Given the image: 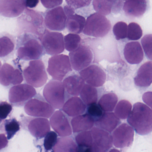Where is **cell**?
<instances>
[{"label":"cell","mask_w":152,"mask_h":152,"mask_svg":"<svg viewBox=\"0 0 152 152\" xmlns=\"http://www.w3.org/2000/svg\"><path fill=\"white\" fill-rule=\"evenodd\" d=\"M128 25L126 22L119 21L114 25L113 27V34L117 40L123 39L127 37Z\"/></svg>","instance_id":"cell-37"},{"label":"cell","mask_w":152,"mask_h":152,"mask_svg":"<svg viewBox=\"0 0 152 152\" xmlns=\"http://www.w3.org/2000/svg\"><path fill=\"white\" fill-rule=\"evenodd\" d=\"M36 95L34 87L28 84H20L13 86L10 89L9 101L13 106L22 107Z\"/></svg>","instance_id":"cell-8"},{"label":"cell","mask_w":152,"mask_h":152,"mask_svg":"<svg viewBox=\"0 0 152 152\" xmlns=\"http://www.w3.org/2000/svg\"><path fill=\"white\" fill-rule=\"evenodd\" d=\"M2 64L1 62V61H0V69H1V67Z\"/></svg>","instance_id":"cell-48"},{"label":"cell","mask_w":152,"mask_h":152,"mask_svg":"<svg viewBox=\"0 0 152 152\" xmlns=\"http://www.w3.org/2000/svg\"><path fill=\"white\" fill-rule=\"evenodd\" d=\"M111 29L110 21L104 15L96 12L88 17L83 32L86 35L103 37L109 34Z\"/></svg>","instance_id":"cell-3"},{"label":"cell","mask_w":152,"mask_h":152,"mask_svg":"<svg viewBox=\"0 0 152 152\" xmlns=\"http://www.w3.org/2000/svg\"><path fill=\"white\" fill-rule=\"evenodd\" d=\"M22 126L27 129L31 135L37 139L45 137L50 131V124L47 118L25 117L22 119Z\"/></svg>","instance_id":"cell-10"},{"label":"cell","mask_w":152,"mask_h":152,"mask_svg":"<svg viewBox=\"0 0 152 152\" xmlns=\"http://www.w3.org/2000/svg\"><path fill=\"white\" fill-rule=\"evenodd\" d=\"M86 108V105L81 98L73 96L66 101L62 107V110L69 117H74L84 114Z\"/></svg>","instance_id":"cell-20"},{"label":"cell","mask_w":152,"mask_h":152,"mask_svg":"<svg viewBox=\"0 0 152 152\" xmlns=\"http://www.w3.org/2000/svg\"><path fill=\"white\" fill-rule=\"evenodd\" d=\"M92 0H66L68 5L74 9H78L88 6Z\"/></svg>","instance_id":"cell-41"},{"label":"cell","mask_w":152,"mask_h":152,"mask_svg":"<svg viewBox=\"0 0 152 152\" xmlns=\"http://www.w3.org/2000/svg\"><path fill=\"white\" fill-rule=\"evenodd\" d=\"M58 134L54 131H50L45 137L44 147L46 151L53 149L58 141Z\"/></svg>","instance_id":"cell-39"},{"label":"cell","mask_w":152,"mask_h":152,"mask_svg":"<svg viewBox=\"0 0 152 152\" xmlns=\"http://www.w3.org/2000/svg\"><path fill=\"white\" fill-rule=\"evenodd\" d=\"M27 115L36 117L50 118L55 109L40 95H36L26 103L24 106Z\"/></svg>","instance_id":"cell-7"},{"label":"cell","mask_w":152,"mask_h":152,"mask_svg":"<svg viewBox=\"0 0 152 152\" xmlns=\"http://www.w3.org/2000/svg\"><path fill=\"white\" fill-rule=\"evenodd\" d=\"M87 112L93 117L98 118L103 114V111L97 104H93L88 106Z\"/></svg>","instance_id":"cell-42"},{"label":"cell","mask_w":152,"mask_h":152,"mask_svg":"<svg viewBox=\"0 0 152 152\" xmlns=\"http://www.w3.org/2000/svg\"><path fill=\"white\" fill-rule=\"evenodd\" d=\"M63 85L66 92L72 96H78L85 84V82L80 76L72 74L63 79Z\"/></svg>","instance_id":"cell-25"},{"label":"cell","mask_w":152,"mask_h":152,"mask_svg":"<svg viewBox=\"0 0 152 152\" xmlns=\"http://www.w3.org/2000/svg\"><path fill=\"white\" fill-rule=\"evenodd\" d=\"M134 129L131 126L123 124L118 126L113 132V144L118 148L130 147L134 142Z\"/></svg>","instance_id":"cell-14"},{"label":"cell","mask_w":152,"mask_h":152,"mask_svg":"<svg viewBox=\"0 0 152 152\" xmlns=\"http://www.w3.org/2000/svg\"><path fill=\"white\" fill-rule=\"evenodd\" d=\"M123 1H126V0H123Z\"/></svg>","instance_id":"cell-50"},{"label":"cell","mask_w":152,"mask_h":152,"mask_svg":"<svg viewBox=\"0 0 152 152\" xmlns=\"http://www.w3.org/2000/svg\"><path fill=\"white\" fill-rule=\"evenodd\" d=\"M47 71L54 80H63L72 71L69 56L63 54L52 56L48 61Z\"/></svg>","instance_id":"cell-5"},{"label":"cell","mask_w":152,"mask_h":152,"mask_svg":"<svg viewBox=\"0 0 152 152\" xmlns=\"http://www.w3.org/2000/svg\"><path fill=\"white\" fill-rule=\"evenodd\" d=\"M118 96L113 93L103 95L98 102V104L104 112H112L114 110L118 102Z\"/></svg>","instance_id":"cell-30"},{"label":"cell","mask_w":152,"mask_h":152,"mask_svg":"<svg viewBox=\"0 0 152 152\" xmlns=\"http://www.w3.org/2000/svg\"><path fill=\"white\" fill-rule=\"evenodd\" d=\"M23 80L22 71L14 68L10 64L4 63L0 69V84L4 87L20 84Z\"/></svg>","instance_id":"cell-17"},{"label":"cell","mask_w":152,"mask_h":152,"mask_svg":"<svg viewBox=\"0 0 152 152\" xmlns=\"http://www.w3.org/2000/svg\"><path fill=\"white\" fill-rule=\"evenodd\" d=\"M15 41L14 37L8 34L0 36V58L7 57L14 51Z\"/></svg>","instance_id":"cell-29"},{"label":"cell","mask_w":152,"mask_h":152,"mask_svg":"<svg viewBox=\"0 0 152 152\" xmlns=\"http://www.w3.org/2000/svg\"><path fill=\"white\" fill-rule=\"evenodd\" d=\"M41 43L45 52L49 55L60 54L65 49L64 36L58 32H45L41 38Z\"/></svg>","instance_id":"cell-9"},{"label":"cell","mask_w":152,"mask_h":152,"mask_svg":"<svg viewBox=\"0 0 152 152\" xmlns=\"http://www.w3.org/2000/svg\"><path fill=\"white\" fill-rule=\"evenodd\" d=\"M66 90L61 81L51 80L45 86L44 97L55 109H62L66 101Z\"/></svg>","instance_id":"cell-6"},{"label":"cell","mask_w":152,"mask_h":152,"mask_svg":"<svg viewBox=\"0 0 152 152\" xmlns=\"http://www.w3.org/2000/svg\"><path fill=\"white\" fill-rule=\"evenodd\" d=\"M16 55L19 59L25 61L39 59L44 54L42 43L30 34H24L17 40Z\"/></svg>","instance_id":"cell-2"},{"label":"cell","mask_w":152,"mask_h":152,"mask_svg":"<svg viewBox=\"0 0 152 152\" xmlns=\"http://www.w3.org/2000/svg\"><path fill=\"white\" fill-rule=\"evenodd\" d=\"M135 84L141 87H147L152 83V61L143 64L137 70L134 78Z\"/></svg>","instance_id":"cell-22"},{"label":"cell","mask_w":152,"mask_h":152,"mask_svg":"<svg viewBox=\"0 0 152 152\" xmlns=\"http://www.w3.org/2000/svg\"><path fill=\"white\" fill-rule=\"evenodd\" d=\"M90 131L93 138L90 152H107L112 147L113 140L110 133L97 127H93Z\"/></svg>","instance_id":"cell-12"},{"label":"cell","mask_w":152,"mask_h":152,"mask_svg":"<svg viewBox=\"0 0 152 152\" xmlns=\"http://www.w3.org/2000/svg\"><path fill=\"white\" fill-rule=\"evenodd\" d=\"M12 104L7 102H0V119L2 120L5 119L12 111Z\"/></svg>","instance_id":"cell-40"},{"label":"cell","mask_w":152,"mask_h":152,"mask_svg":"<svg viewBox=\"0 0 152 152\" xmlns=\"http://www.w3.org/2000/svg\"><path fill=\"white\" fill-rule=\"evenodd\" d=\"M141 43L147 59L152 60V34L145 35L142 38Z\"/></svg>","instance_id":"cell-38"},{"label":"cell","mask_w":152,"mask_h":152,"mask_svg":"<svg viewBox=\"0 0 152 152\" xmlns=\"http://www.w3.org/2000/svg\"><path fill=\"white\" fill-rule=\"evenodd\" d=\"M23 75L28 84L37 88L45 84L48 79L44 63L41 59L30 61Z\"/></svg>","instance_id":"cell-4"},{"label":"cell","mask_w":152,"mask_h":152,"mask_svg":"<svg viewBox=\"0 0 152 152\" xmlns=\"http://www.w3.org/2000/svg\"><path fill=\"white\" fill-rule=\"evenodd\" d=\"M8 139L4 134H0V151L8 146Z\"/></svg>","instance_id":"cell-45"},{"label":"cell","mask_w":152,"mask_h":152,"mask_svg":"<svg viewBox=\"0 0 152 152\" xmlns=\"http://www.w3.org/2000/svg\"><path fill=\"white\" fill-rule=\"evenodd\" d=\"M143 31L140 25L135 22H131L128 26L127 37L129 40L136 41L142 36Z\"/></svg>","instance_id":"cell-36"},{"label":"cell","mask_w":152,"mask_h":152,"mask_svg":"<svg viewBox=\"0 0 152 152\" xmlns=\"http://www.w3.org/2000/svg\"><path fill=\"white\" fill-rule=\"evenodd\" d=\"M4 131L8 140L11 139L20 129V124L15 118L5 120L4 122Z\"/></svg>","instance_id":"cell-34"},{"label":"cell","mask_w":152,"mask_h":152,"mask_svg":"<svg viewBox=\"0 0 152 152\" xmlns=\"http://www.w3.org/2000/svg\"><path fill=\"white\" fill-rule=\"evenodd\" d=\"M118 0H93L95 10L102 15L107 16L111 12L113 6Z\"/></svg>","instance_id":"cell-32"},{"label":"cell","mask_w":152,"mask_h":152,"mask_svg":"<svg viewBox=\"0 0 152 152\" xmlns=\"http://www.w3.org/2000/svg\"><path fill=\"white\" fill-rule=\"evenodd\" d=\"M26 7L25 0H0V15L16 18L23 13Z\"/></svg>","instance_id":"cell-18"},{"label":"cell","mask_w":152,"mask_h":152,"mask_svg":"<svg viewBox=\"0 0 152 152\" xmlns=\"http://www.w3.org/2000/svg\"><path fill=\"white\" fill-rule=\"evenodd\" d=\"M81 37L78 34L70 33L64 37L65 47L68 51L76 50L80 45Z\"/></svg>","instance_id":"cell-35"},{"label":"cell","mask_w":152,"mask_h":152,"mask_svg":"<svg viewBox=\"0 0 152 152\" xmlns=\"http://www.w3.org/2000/svg\"><path fill=\"white\" fill-rule=\"evenodd\" d=\"M127 122L137 134L146 135L152 132V109L142 103L135 104Z\"/></svg>","instance_id":"cell-1"},{"label":"cell","mask_w":152,"mask_h":152,"mask_svg":"<svg viewBox=\"0 0 152 152\" xmlns=\"http://www.w3.org/2000/svg\"><path fill=\"white\" fill-rule=\"evenodd\" d=\"M80 76L85 82L95 87L102 86L106 79L103 70L96 65H91L80 70Z\"/></svg>","instance_id":"cell-15"},{"label":"cell","mask_w":152,"mask_h":152,"mask_svg":"<svg viewBox=\"0 0 152 152\" xmlns=\"http://www.w3.org/2000/svg\"><path fill=\"white\" fill-rule=\"evenodd\" d=\"M54 152H78V148L75 141L71 137H62L58 138L55 146Z\"/></svg>","instance_id":"cell-27"},{"label":"cell","mask_w":152,"mask_h":152,"mask_svg":"<svg viewBox=\"0 0 152 152\" xmlns=\"http://www.w3.org/2000/svg\"><path fill=\"white\" fill-rule=\"evenodd\" d=\"M27 7L34 8L36 7L39 3V0H25Z\"/></svg>","instance_id":"cell-46"},{"label":"cell","mask_w":152,"mask_h":152,"mask_svg":"<svg viewBox=\"0 0 152 152\" xmlns=\"http://www.w3.org/2000/svg\"><path fill=\"white\" fill-rule=\"evenodd\" d=\"M94 118L88 113L74 117L71 120L72 130L74 133L90 130L95 125Z\"/></svg>","instance_id":"cell-24"},{"label":"cell","mask_w":152,"mask_h":152,"mask_svg":"<svg viewBox=\"0 0 152 152\" xmlns=\"http://www.w3.org/2000/svg\"><path fill=\"white\" fill-rule=\"evenodd\" d=\"M67 18L63 7L58 6L47 11L45 17V24L50 30L62 31L66 28Z\"/></svg>","instance_id":"cell-13"},{"label":"cell","mask_w":152,"mask_h":152,"mask_svg":"<svg viewBox=\"0 0 152 152\" xmlns=\"http://www.w3.org/2000/svg\"><path fill=\"white\" fill-rule=\"evenodd\" d=\"M80 95L81 100L87 106L96 103L98 101L97 89L94 87L87 84L84 85Z\"/></svg>","instance_id":"cell-28"},{"label":"cell","mask_w":152,"mask_h":152,"mask_svg":"<svg viewBox=\"0 0 152 152\" xmlns=\"http://www.w3.org/2000/svg\"><path fill=\"white\" fill-rule=\"evenodd\" d=\"M132 105L130 102L127 100L120 101L114 109V113L121 119L128 118L132 111Z\"/></svg>","instance_id":"cell-33"},{"label":"cell","mask_w":152,"mask_h":152,"mask_svg":"<svg viewBox=\"0 0 152 152\" xmlns=\"http://www.w3.org/2000/svg\"><path fill=\"white\" fill-rule=\"evenodd\" d=\"M125 59L131 64H138L144 59V53L140 43L131 42L127 43L124 49Z\"/></svg>","instance_id":"cell-19"},{"label":"cell","mask_w":152,"mask_h":152,"mask_svg":"<svg viewBox=\"0 0 152 152\" xmlns=\"http://www.w3.org/2000/svg\"><path fill=\"white\" fill-rule=\"evenodd\" d=\"M147 7V0H126L123 10L128 17L139 18L145 13Z\"/></svg>","instance_id":"cell-23"},{"label":"cell","mask_w":152,"mask_h":152,"mask_svg":"<svg viewBox=\"0 0 152 152\" xmlns=\"http://www.w3.org/2000/svg\"><path fill=\"white\" fill-rule=\"evenodd\" d=\"M121 123L119 118L112 112H104L101 117L97 118L95 121L96 127L110 133L113 132Z\"/></svg>","instance_id":"cell-21"},{"label":"cell","mask_w":152,"mask_h":152,"mask_svg":"<svg viewBox=\"0 0 152 152\" xmlns=\"http://www.w3.org/2000/svg\"><path fill=\"white\" fill-rule=\"evenodd\" d=\"M50 124L53 129L61 137H69L72 134V128L69 118L64 112H54L50 118Z\"/></svg>","instance_id":"cell-16"},{"label":"cell","mask_w":152,"mask_h":152,"mask_svg":"<svg viewBox=\"0 0 152 152\" xmlns=\"http://www.w3.org/2000/svg\"><path fill=\"white\" fill-rule=\"evenodd\" d=\"M76 143L78 148V151H90L93 138L91 131L78 133L75 137Z\"/></svg>","instance_id":"cell-31"},{"label":"cell","mask_w":152,"mask_h":152,"mask_svg":"<svg viewBox=\"0 0 152 152\" xmlns=\"http://www.w3.org/2000/svg\"><path fill=\"white\" fill-rule=\"evenodd\" d=\"M69 57L72 68L80 71L90 65L93 60V54L90 48L80 45L74 51L70 52Z\"/></svg>","instance_id":"cell-11"},{"label":"cell","mask_w":152,"mask_h":152,"mask_svg":"<svg viewBox=\"0 0 152 152\" xmlns=\"http://www.w3.org/2000/svg\"><path fill=\"white\" fill-rule=\"evenodd\" d=\"M142 100L152 109V92L145 93L142 95Z\"/></svg>","instance_id":"cell-44"},{"label":"cell","mask_w":152,"mask_h":152,"mask_svg":"<svg viewBox=\"0 0 152 152\" xmlns=\"http://www.w3.org/2000/svg\"><path fill=\"white\" fill-rule=\"evenodd\" d=\"M86 22V18L84 17L74 14L67 17L66 27L71 33L80 34L83 32Z\"/></svg>","instance_id":"cell-26"},{"label":"cell","mask_w":152,"mask_h":152,"mask_svg":"<svg viewBox=\"0 0 152 152\" xmlns=\"http://www.w3.org/2000/svg\"><path fill=\"white\" fill-rule=\"evenodd\" d=\"M64 11H65V13L67 17L70 16V15H73L75 14V10L74 8H72L71 6L69 5H67L64 7Z\"/></svg>","instance_id":"cell-47"},{"label":"cell","mask_w":152,"mask_h":152,"mask_svg":"<svg viewBox=\"0 0 152 152\" xmlns=\"http://www.w3.org/2000/svg\"><path fill=\"white\" fill-rule=\"evenodd\" d=\"M2 120L1 119H0V124H1V122H2Z\"/></svg>","instance_id":"cell-49"},{"label":"cell","mask_w":152,"mask_h":152,"mask_svg":"<svg viewBox=\"0 0 152 152\" xmlns=\"http://www.w3.org/2000/svg\"><path fill=\"white\" fill-rule=\"evenodd\" d=\"M41 1L45 8L51 9L60 5L63 0H41Z\"/></svg>","instance_id":"cell-43"}]
</instances>
